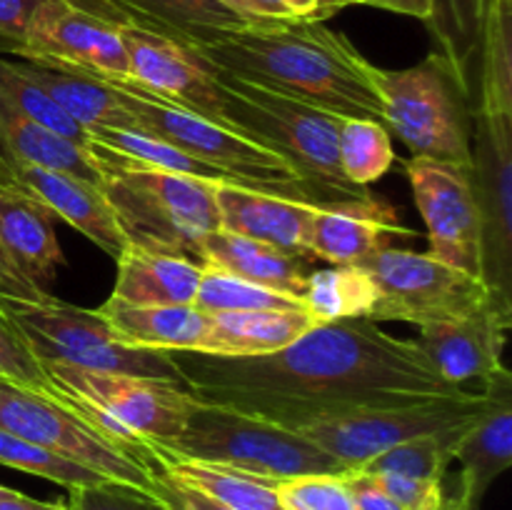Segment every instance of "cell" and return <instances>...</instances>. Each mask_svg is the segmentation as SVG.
<instances>
[{
	"label": "cell",
	"mask_w": 512,
	"mask_h": 510,
	"mask_svg": "<svg viewBox=\"0 0 512 510\" xmlns=\"http://www.w3.org/2000/svg\"><path fill=\"white\" fill-rule=\"evenodd\" d=\"M165 353L195 398L293 430L308 420L465 390L445 385L413 338H393L370 318L318 323L260 358Z\"/></svg>",
	"instance_id": "obj_1"
},
{
	"label": "cell",
	"mask_w": 512,
	"mask_h": 510,
	"mask_svg": "<svg viewBox=\"0 0 512 510\" xmlns=\"http://www.w3.org/2000/svg\"><path fill=\"white\" fill-rule=\"evenodd\" d=\"M193 50L213 68L280 95L340 118L383 123V103L368 78L370 60L323 20L245 25Z\"/></svg>",
	"instance_id": "obj_2"
},
{
	"label": "cell",
	"mask_w": 512,
	"mask_h": 510,
	"mask_svg": "<svg viewBox=\"0 0 512 510\" xmlns=\"http://www.w3.org/2000/svg\"><path fill=\"white\" fill-rule=\"evenodd\" d=\"M100 170V190L128 243L155 253L200 258V243L220 228L213 180L170 173L85 145Z\"/></svg>",
	"instance_id": "obj_3"
},
{
	"label": "cell",
	"mask_w": 512,
	"mask_h": 510,
	"mask_svg": "<svg viewBox=\"0 0 512 510\" xmlns=\"http://www.w3.org/2000/svg\"><path fill=\"white\" fill-rule=\"evenodd\" d=\"M213 75L230 128L288 160L295 173L315 190L320 203L370 198L368 190L350 183L340 170V115L280 95L225 70L213 68Z\"/></svg>",
	"instance_id": "obj_4"
},
{
	"label": "cell",
	"mask_w": 512,
	"mask_h": 510,
	"mask_svg": "<svg viewBox=\"0 0 512 510\" xmlns=\"http://www.w3.org/2000/svg\"><path fill=\"white\" fill-rule=\"evenodd\" d=\"M43 365L55 393L70 408L148 468L153 463V448H170L183 430L193 395L185 385L63 363Z\"/></svg>",
	"instance_id": "obj_5"
},
{
	"label": "cell",
	"mask_w": 512,
	"mask_h": 510,
	"mask_svg": "<svg viewBox=\"0 0 512 510\" xmlns=\"http://www.w3.org/2000/svg\"><path fill=\"white\" fill-rule=\"evenodd\" d=\"M160 453L170 458L225 465L268 480L348 473L338 460L330 458L298 430L268 423L225 405L205 403L195 395H190L180 435Z\"/></svg>",
	"instance_id": "obj_6"
},
{
	"label": "cell",
	"mask_w": 512,
	"mask_h": 510,
	"mask_svg": "<svg viewBox=\"0 0 512 510\" xmlns=\"http://www.w3.org/2000/svg\"><path fill=\"white\" fill-rule=\"evenodd\" d=\"M108 83L115 88L135 128L158 135L190 158L223 173L233 183L320 203L315 190L295 173L288 160L250 140L240 130L180 108L170 100L138 88L130 80L125 83L108 80Z\"/></svg>",
	"instance_id": "obj_7"
},
{
	"label": "cell",
	"mask_w": 512,
	"mask_h": 510,
	"mask_svg": "<svg viewBox=\"0 0 512 510\" xmlns=\"http://www.w3.org/2000/svg\"><path fill=\"white\" fill-rule=\"evenodd\" d=\"M368 78L383 103V125L393 128L415 158L470 165L473 98L440 53L418 65L385 70L368 65Z\"/></svg>",
	"instance_id": "obj_8"
},
{
	"label": "cell",
	"mask_w": 512,
	"mask_h": 510,
	"mask_svg": "<svg viewBox=\"0 0 512 510\" xmlns=\"http://www.w3.org/2000/svg\"><path fill=\"white\" fill-rule=\"evenodd\" d=\"M503 373H508V368L493 375L483 388L373 405V408H360L353 413L335 415V418L308 420L295 430L313 440L345 470H358L375 455L403 440L443 433V430L478 420L493 403L495 385Z\"/></svg>",
	"instance_id": "obj_9"
},
{
	"label": "cell",
	"mask_w": 512,
	"mask_h": 510,
	"mask_svg": "<svg viewBox=\"0 0 512 510\" xmlns=\"http://www.w3.org/2000/svg\"><path fill=\"white\" fill-rule=\"evenodd\" d=\"M0 305L18 325L40 363L130 373L185 385L165 350L125 348L113 338L98 310L63 303L55 295H45L40 300L0 295Z\"/></svg>",
	"instance_id": "obj_10"
},
{
	"label": "cell",
	"mask_w": 512,
	"mask_h": 510,
	"mask_svg": "<svg viewBox=\"0 0 512 510\" xmlns=\"http://www.w3.org/2000/svg\"><path fill=\"white\" fill-rule=\"evenodd\" d=\"M365 268L380 290L378 303L368 315L373 323L395 320L420 328L425 323L463 318L485 308L490 300H500L483 278H473L418 250L390 245L375 253Z\"/></svg>",
	"instance_id": "obj_11"
},
{
	"label": "cell",
	"mask_w": 512,
	"mask_h": 510,
	"mask_svg": "<svg viewBox=\"0 0 512 510\" xmlns=\"http://www.w3.org/2000/svg\"><path fill=\"white\" fill-rule=\"evenodd\" d=\"M0 428L75 460L103 478L153 493V470L98 433L58 393H35L0 380Z\"/></svg>",
	"instance_id": "obj_12"
},
{
	"label": "cell",
	"mask_w": 512,
	"mask_h": 510,
	"mask_svg": "<svg viewBox=\"0 0 512 510\" xmlns=\"http://www.w3.org/2000/svg\"><path fill=\"white\" fill-rule=\"evenodd\" d=\"M405 175L428 230L430 255L473 278L485 280L483 220L470 165L433 158H410Z\"/></svg>",
	"instance_id": "obj_13"
},
{
	"label": "cell",
	"mask_w": 512,
	"mask_h": 510,
	"mask_svg": "<svg viewBox=\"0 0 512 510\" xmlns=\"http://www.w3.org/2000/svg\"><path fill=\"white\" fill-rule=\"evenodd\" d=\"M470 155L483 220L485 283L512 305V115L473 110Z\"/></svg>",
	"instance_id": "obj_14"
},
{
	"label": "cell",
	"mask_w": 512,
	"mask_h": 510,
	"mask_svg": "<svg viewBox=\"0 0 512 510\" xmlns=\"http://www.w3.org/2000/svg\"><path fill=\"white\" fill-rule=\"evenodd\" d=\"M20 58L55 60L115 83L130 80L120 23L85 8L78 0H43L30 18Z\"/></svg>",
	"instance_id": "obj_15"
},
{
	"label": "cell",
	"mask_w": 512,
	"mask_h": 510,
	"mask_svg": "<svg viewBox=\"0 0 512 510\" xmlns=\"http://www.w3.org/2000/svg\"><path fill=\"white\" fill-rule=\"evenodd\" d=\"M120 38L128 50L130 83L228 125L213 68L193 48L135 23H120Z\"/></svg>",
	"instance_id": "obj_16"
},
{
	"label": "cell",
	"mask_w": 512,
	"mask_h": 510,
	"mask_svg": "<svg viewBox=\"0 0 512 510\" xmlns=\"http://www.w3.org/2000/svg\"><path fill=\"white\" fill-rule=\"evenodd\" d=\"M0 190L43 205L55 220L68 223L110 258H118L128 245L100 185L0 153Z\"/></svg>",
	"instance_id": "obj_17"
},
{
	"label": "cell",
	"mask_w": 512,
	"mask_h": 510,
	"mask_svg": "<svg viewBox=\"0 0 512 510\" xmlns=\"http://www.w3.org/2000/svg\"><path fill=\"white\" fill-rule=\"evenodd\" d=\"M510 328L512 305L490 300L485 308L463 318L420 325L415 343L445 385L465 388L478 383L483 388L505 368L503 353Z\"/></svg>",
	"instance_id": "obj_18"
},
{
	"label": "cell",
	"mask_w": 512,
	"mask_h": 510,
	"mask_svg": "<svg viewBox=\"0 0 512 510\" xmlns=\"http://www.w3.org/2000/svg\"><path fill=\"white\" fill-rule=\"evenodd\" d=\"M63 263L55 215L23 195L0 190V295L45 298Z\"/></svg>",
	"instance_id": "obj_19"
},
{
	"label": "cell",
	"mask_w": 512,
	"mask_h": 510,
	"mask_svg": "<svg viewBox=\"0 0 512 510\" xmlns=\"http://www.w3.org/2000/svg\"><path fill=\"white\" fill-rule=\"evenodd\" d=\"M395 210L380 200L320 203L310 220L308 255L330 265H365L375 253L390 248L395 238H415Z\"/></svg>",
	"instance_id": "obj_20"
},
{
	"label": "cell",
	"mask_w": 512,
	"mask_h": 510,
	"mask_svg": "<svg viewBox=\"0 0 512 510\" xmlns=\"http://www.w3.org/2000/svg\"><path fill=\"white\" fill-rule=\"evenodd\" d=\"M213 193L220 228L310 258L308 230L320 203L248 188L233 180H213Z\"/></svg>",
	"instance_id": "obj_21"
},
{
	"label": "cell",
	"mask_w": 512,
	"mask_h": 510,
	"mask_svg": "<svg viewBox=\"0 0 512 510\" xmlns=\"http://www.w3.org/2000/svg\"><path fill=\"white\" fill-rule=\"evenodd\" d=\"M453 460L460 463L455 493L473 510H480L490 485L512 465V375H500L493 403L463 433Z\"/></svg>",
	"instance_id": "obj_22"
},
{
	"label": "cell",
	"mask_w": 512,
	"mask_h": 510,
	"mask_svg": "<svg viewBox=\"0 0 512 510\" xmlns=\"http://www.w3.org/2000/svg\"><path fill=\"white\" fill-rule=\"evenodd\" d=\"M313 315L308 310H238L205 318L195 353L215 358H260L278 353L308 333Z\"/></svg>",
	"instance_id": "obj_23"
},
{
	"label": "cell",
	"mask_w": 512,
	"mask_h": 510,
	"mask_svg": "<svg viewBox=\"0 0 512 510\" xmlns=\"http://www.w3.org/2000/svg\"><path fill=\"white\" fill-rule=\"evenodd\" d=\"M308 260L310 258H303V255L288 253L263 240L245 238L223 228L208 233L200 243V263L215 265L260 288L280 290L298 298L310 275Z\"/></svg>",
	"instance_id": "obj_24"
},
{
	"label": "cell",
	"mask_w": 512,
	"mask_h": 510,
	"mask_svg": "<svg viewBox=\"0 0 512 510\" xmlns=\"http://www.w3.org/2000/svg\"><path fill=\"white\" fill-rule=\"evenodd\" d=\"M18 63L85 133L90 128H135L108 80L45 58H18Z\"/></svg>",
	"instance_id": "obj_25"
},
{
	"label": "cell",
	"mask_w": 512,
	"mask_h": 510,
	"mask_svg": "<svg viewBox=\"0 0 512 510\" xmlns=\"http://www.w3.org/2000/svg\"><path fill=\"white\" fill-rule=\"evenodd\" d=\"M113 298L130 305H193L203 263L185 255L155 253L128 243L115 258Z\"/></svg>",
	"instance_id": "obj_26"
},
{
	"label": "cell",
	"mask_w": 512,
	"mask_h": 510,
	"mask_svg": "<svg viewBox=\"0 0 512 510\" xmlns=\"http://www.w3.org/2000/svg\"><path fill=\"white\" fill-rule=\"evenodd\" d=\"M95 310L120 345L140 350H193L208 318L195 305H130L113 295Z\"/></svg>",
	"instance_id": "obj_27"
},
{
	"label": "cell",
	"mask_w": 512,
	"mask_h": 510,
	"mask_svg": "<svg viewBox=\"0 0 512 510\" xmlns=\"http://www.w3.org/2000/svg\"><path fill=\"white\" fill-rule=\"evenodd\" d=\"M125 10L135 25L195 48L218 40L230 30L245 28L248 18L230 10L218 0H113Z\"/></svg>",
	"instance_id": "obj_28"
},
{
	"label": "cell",
	"mask_w": 512,
	"mask_h": 510,
	"mask_svg": "<svg viewBox=\"0 0 512 510\" xmlns=\"http://www.w3.org/2000/svg\"><path fill=\"white\" fill-rule=\"evenodd\" d=\"M0 153L63 170L75 178L100 185V170L88 148L25 118L3 93H0Z\"/></svg>",
	"instance_id": "obj_29"
},
{
	"label": "cell",
	"mask_w": 512,
	"mask_h": 510,
	"mask_svg": "<svg viewBox=\"0 0 512 510\" xmlns=\"http://www.w3.org/2000/svg\"><path fill=\"white\" fill-rule=\"evenodd\" d=\"M150 468L163 470L170 478L180 480L190 488H198L200 493L228 505L230 510H283L278 490H275V480L260 478V475L225 468V465L170 458L155 448Z\"/></svg>",
	"instance_id": "obj_30"
},
{
	"label": "cell",
	"mask_w": 512,
	"mask_h": 510,
	"mask_svg": "<svg viewBox=\"0 0 512 510\" xmlns=\"http://www.w3.org/2000/svg\"><path fill=\"white\" fill-rule=\"evenodd\" d=\"M490 3L493 0H430L428 28L438 45L435 53L443 55L458 73L460 83L473 98V108L478 55Z\"/></svg>",
	"instance_id": "obj_31"
},
{
	"label": "cell",
	"mask_w": 512,
	"mask_h": 510,
	"mask_svg": "<svg viewBox=\"0 0 512 510\" xmlns=\"http://www.w3.org/2000/svg\"><path fill=\"white\" fill-rule=\"evenodd\" d=\"M378 298V283L365 265H328L310 270L300 293V300L315 323L368 318Z\"/></svg>",
	"instance_id": "obj_32"
},
{
	"label": "cell",
	"mask_w": 512,
	"mask_h": 510,
	"mask_svg": "<svg viewBox=\"0 0 512 510\" xmlns=\"http://www.w3.org/2000/svg\"><path fill=\"white\" fill-rule=\"evenodd\" d=\"M512 115V0H493L475 75V108Z\"/></svg>",
	"instance_id": "obj_33"
},
{
	"label": "cell",
	"mask_w": 512,
	"mask_h": 510,
	"mask_svg": "<svg viewBox=\"0 0 512 510\" xmlns=\"http://www.w3.org/2000/svg\"><path fill=\"white\" fill-rule=\"evenodd\" d=\"M88 143L110 150V153L123 155V158L135 160V163L150 165V168L193 175V178L200 180H228L223 173L210 168V165L190 158V155H185L175 145L165 143L163 138H158L153 133H145L140 128H90Z\"/></svg>",
	"instance_id": "obj_34"
},
{
	"label": "cell",
	"mask_w": 512,
	"mask_h": 510,
	"mask_svg": "<svg viewBox=\"0 0 512 510\" xmlns=\"http://www.w3.org/2000/svg\"><path fill=\"white\" fill-rule=\"evenodd\" d=\"M473 423L460 425V428H453V430H443V433L420 435V438L403 440V443L378 453L373 460H368V463L358 470L368 475L395 473V475H410V478L440 480V483H443L445 470H448V465L453 463L455 445H458V440L463 438V433Z\"/></svg>",
	"instance_id": "obj_35"
},
{
	"label": "cell",
	"mask_w": 512,
	"mask_h": 510,
	"mask_svg": "<svg viewBox=\"0 0 512 510\" xmlns=\"http://www.w3.org/2000/svg\"><path fill=\"white\" fill-rule=\"evenodd\" d=\"M338 158L345 178L358 188L383 178L395 163L388 128L380 120L343 118L338 133Z\"/></svg>",
	"instance_id": "obj_36"
},
{
	"label": "cell",
	"mask_w": 512,
	"mask_h": 510,
	"mask_svg": "<svg viewBox=\"0 0 512 510\" xmlns=\"http://www.w3.org/2000/svg\"><path fill=\"white\" fill-rule=\"evenodd\" d=\"M193 305L205 315L238 313V310H305L298 295L260 288L205 263Z\"/></svg>",
	"instance_id": "obj_37"
},
{
	"label": "cell",
	"mask_w": 512,
	"mask_h": 510,
	"mask_svg": "<svg viewBox=\"0 0 512 510\" xmlns=\"http://www.w3.org/2000/svg\"><path fill=\"white\" fill-rule=\"evenodd\" d=\"M0 93H3L25 118L35 120V123L43 125V128L53 130V133L63 135V138L73 140V143L85 148V143H88L85 128H80L73 118H68V115L48 98V93H45L33 78H28V75L23 73L18 58H0Z\"/></svg>",
	"instance_id": "obj_38"
},
{
	"label": "cell",
	"mask_w": 512,
	"mask_h": 510,
	"mask_svg": "<svg viewBox=\"0 0 512 510\" xmlns=\"http://www.w3.org/2000/svg\"><path fill=\"white\" fill-rule=\"evenodd\" d=\"M0 465L38 475V478L50 480V483L60 485L65 490L108 480L100 473H95V470L75 463V460L63 458V455L53 453V450L40 448V445L20 438V435L8 433L3 428H0Z\"/></svg>",
	"instance_id": "obj_39"
},
{
	"label": "cell",
	"mask_w": 512,
	"mask_h": 510,
	"mask_svg": "<svg viewBox=\"0 0 512 510\" xmlns=\"http://www.w3.org/2000/svg\"><path fill=\"white\" fill-rule=\"evenodd\" d=\"M0 380L18 385V388L35 390V393H55L53 383L45 373V365L35 358L33 348L23 338L18 325L5 313L3 305H0Z\"/></svg>",
	"instance_id": "obj_40"
},
{
	"label": "cell",
	"mask_w": 512,
	"mask_h": 510,
	"mask_svg": "<svg viewBox=\"0 0 512 510\" xmlns=\"http://www.w3.org/2000/svg\"><path fill=\"white\" fill-rule=\"evenodd\" d=\"M283 510H355L345 475H295L275 480Z\"/></svg>",
	"instance_id": "obj_41"
},
{
	"label": "cell",
	"mask_w": 512,
	"mask_h": 510,
	"mask_svg": "<svg viewBox=\"0 0 512 510\" xmlns=\"http://www.w3.org/2000/svg\"><path fill=\"white\" fill-rule=\"evenodd\" d=\"M65 510H170L158 495L145 493L133 485L103 480L68 490Z\"/></svg>",
	"instance_id": "obj_42"
},
{
	"label": "cell",
	"mask_w": 512,
	"mask_h": 510,
	"mask_svg": "<svg viewBox=\"0 0 512 510\" xmlns=\"http://www.w3.org/2000/svg\"><path fill=\"white\" fill-rule=\"evenodd\" d=\"M373 478L403 510H440L445 500L440 480L410 478V475L395 473H378Z\"/></svg>",
	"instance_id": "obj_43"
},
{
	"label": "cell",
	"mask_w": 512,
	"mask_h": 510,
	"mask_svg": "<svg viewBox=\"0 0 512 510\" xmlns=\"http://www.w3.org/2000/svg\"><path fill=\"white\" fill-rule=\"evenodd\" d=\"M43 0H0V58H20L28 25Z\"/></svg>",
	"instance_id": "obj_44"
},
{
	"label": "cell",
	"mask_w": 512,
	"mask_h": 510,
	"mask_svg": "<svg viewBox=\"0 0 512 510\" xmlns=\"http://www.w3.org/2000/svg\"><path fill=\"white\" fill-rule=\"evenodd\" d=\"M150 470H153V493L158 495L170 510H230L228 505L218 503V500H213L210 495L200 493L198 488H190V485L170 478L163 470Z\"/></svg>",
	"instance_id": "obj_45"
},
{
	"label": "cell",
	"mask_w": 512,
	"mask_h": 510,
	"mask_svg": "<svg viewBox=\"0 0 512 510\" xmlns=\"http://www.w3.org/2000/svg\"><path fill=\"white\" fill-rule=\"evenodd\" d=\"M345 483H348L350 493H353L355 510H403L383 488L378 480L360 470H348L345 473Z\"/></svg>",
	"instance_id": "obj_46"
},
{
	"label": "cell",
	"mask_w": 512,
	"mask_h": 510,
	"mask_svg": "<svg viewBox=\"0 0 512 510\" xmlns=\"http://www.w3.org/2000/svg\"><path fill=\"white\" fill-rule=\"evenodd\" d=\"M353 5H373V8L393 10V13L410 15L428 23L430 18V0H350Z\"/></svg>",
	"instance_id": "obj_47"
},
{
	"label": "cell",
	"mask_w": 512,
	"mask_h": 510,
	"mask_svg": "<svg viewBox=\"0 0 512 510\" xmlns=\"http://www.w3.org/2000/svg\"><path fill=\"white\" fill-rule=\"evenodd\" d=\"M0 510H65L63 503H48V500H35L18 493L15 498L0 500Z\"/></svg>",
	"instance_id": "obj_48"
},
{
	"label": "cell",
	"mask_w": 512,
	"mask_h": 510,
	"mask_svg": "<svg viewBox=\"0 0 512 510\" xmlns=\"http://www.w3.org/2000/svg\"><path fill=\"white\" fill-rule=\"evenodd\" d=\"M348 5H353L350 0H320V8H323V20H328L330 15H335L338 10L348 8Z\"/></svg>",
	"instance_id": "obj_49"
},
{
	"label": "cell",
	"mask_w": 512,
	"mask_h": 510,
	"mask_svg": "<svg viewBox=\"0 0 512 510\" xmlns=\"http://www.w3.org/2000/svg\"><path fill=\"white\" fill-rule=\"evenodd\" d=\"M440 510H473V508H470V505L465 503V500L460 498L458 493H453V495H445V500H443V505H440Z\"/></svg>",
	"instance_id": "obj_50"
},
{
	"label": "cell",
	"mask_w": 512,
	"mask_h": 510,
	"mask_svg": "<svg viewBox=\"0 0 512 510\" xmlns=\"http://www.w3.org/2000/svg\"><path fill=\"white\" fill-rule=\"evenodd\" d=\"M218 3H223V5H228L230 10H235V13L238 15H243V18H248L250 23H258V20H253L248 15V8H245V0H218ZM270 23H273V20H270Z\"/></svg>",
	"instance_id": "obj_51"
},
{
	"label": "cell",
	"mask_w": 512,
	"mask_h": 510,
	"mask_svg": "<svg viewBox=\"0 0 512 510\" xmlns=\"http://www.w3.org/2000/svg\"><path fill=\"white\" fill-rule=\"evenodd\" d=\"M20 490H13V488H8V485H0V500L3 498H15V495H18Z\"/></svg>",
	"instance_id": "obj_52"
},
{
	"label": "cell",
	"mask_w": 512,
	"mask_h": 510,
	"mask_svg": "<svg viewBox=\"0 0 512 510\" xmlns=\"http://www.w3.org/2000/svg\"><path fill=\"white\" fill-rule=\"evenodd\" d=\"M108 3H113V0H108ZM115 5V3H113ZM118 8H120V5H118Z\"/></svg>",
	"instance_id": "obj_53"
},
{
	"label": "cell",
	"mask_w": 512,
	"mask_h": 510,
	"mask_svg": "<svg viewBox=\"0 0 512 510\" xmlns=\"http://www.w3.org/2000/svg\"><path fill=\"white\" fill-rule=\"evenodd\" d=\"M63 505H65V503H63Z\"/></svg>",
	"instance_id": "obj_54"
}]
</instances>
